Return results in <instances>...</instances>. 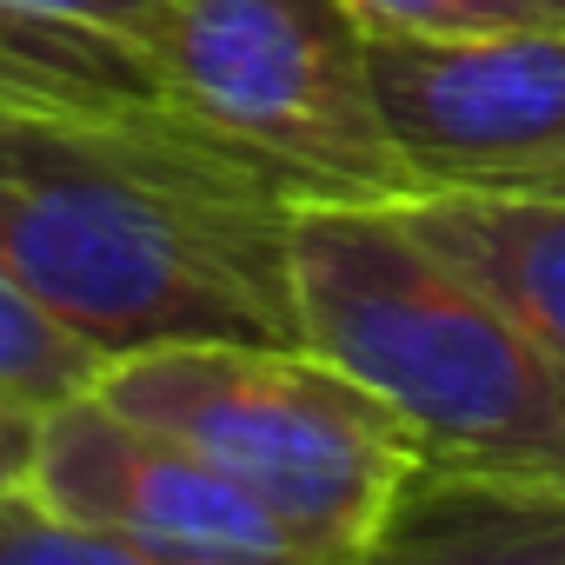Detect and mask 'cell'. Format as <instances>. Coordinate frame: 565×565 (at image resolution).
Here are the masks:
<instances>
[{
    "label": "cell",
    "instance_id": "cell-12",
    "mask_svg": "<svg viewBox=\"0 0 565 565\" xmlns=\"http://www.w3.org/2000/svg\"><path fill=\"white\" fill-rule=\"evenodd\" d=\"M366 34H505L565 28V0H347Z\"/></svg>",
    "mask_w": 565,
    "mask_h": 565
},
{
    "label": "cell",
    "instance_id": "cell-3",
    "mask_svg": "<svg viewBox=\"0 0 565 565\" xmlns=\"http://www.w3.org/2000/svg\"><path fill=\"white\" fill-rule=\"evenodd\" d=\"M94 393L213 459L320 558L380 539L433 466L406 419L313 347H147L107 360Z\"/></svg>",
    "mask_w": 565,
    "mask_h": 565
},
{
    "label": "cell",
    "instance_id": "cell-2",
    "mask_svg": "<svg viewBox=\"0 0 565 565\" xmlns=\"http://www.w3.org/2000/svg\"><path fill=\"white\" fill-rule=\"evenodd\" d=\"M300 347L373 386L439 472L565 492V360L386 200L294 206Z\"/></svg>",
    "mask_w": 565,
    "mask_h": 565
},
{
    "label": "cell",
    "instance_id": "cell-1",
    "mask_svg": "<svg viewBox=\"0 0 565 565\" xmlns=\"http://www.w3.org/2000/svg\"><path fill=\"white\" fill-rule=\"evenodd\" d=\"M294 206L167 100H0V273L100 360L300 347Z\"/></svg>",
    "mask_w": 565,
    "mask_h": 565
},
{
    "label": "cell",
    "instance_id": "cell-10",
    "mask_svg": "<svg viewBox=\"0 0 565 565\" xmlns=\"http://www.w3.org/2000/svg\"><path fill=\"white\" fill-rule=\"evenodd\" d=\"M100 366L107 360L74 327H61L21 279L0 273V393L28 413H47L74 393H87L100 380Z\"/></svg>",
    "mask_w": 565,
    "mask_h": 565
},
{
    "label": "cell",
    "instance_id": "cell-14",
    "mask_svg": "<svg viewBox=\"0 0 565 565\" xmlns=\"http://www.w3.org/2000/svg\"><path fill=\"white\" fill-rule=\"evenodd\" d=\"M532 186H539V193H565V167H552V173H545V180H532Z\"/></svg>",
    "mask_w": 565,
    "mask_h": 565
},
{
    "label": "cell",
    "instance_id": "cell-9",
    "mask_svg": "<svg viewBox=\"0 0 565 565\" xmlns=\"http://www.w3.org/2000/svg\"><path fill=\"white\" fill-rule=\"evenodd\" d=\"M327 565H565V492L426 466L386 532Z\"/></svg>",
    "mask_w": 565,
    "mask_h": 565
},
{
    "label": "cell",
    "instance_id": "cell-4",
    "mask_svg": "<svg viewBox=\"0 0 565 565\" xmlns=\"http://www.w3.org/2000/svg\"><path fill=\"white\" fill-rule=\"evenodd\" d=\"M366 41L347 0H180L160 94L294 200H399Z\"/></svg>",
    "mask_w": 565,
    "mask_h": 565
},
{
    "label": "cell",
    "instance_id": "cell-6",
    "mask_svg": "<svg viewBox=\"0 0 565 565\" xmlns=\"http://www.w3.org/2000/svg\"><path fill=\"white\" fill-rule=\"evenodd\" d=\"M28 486L47 505L107 525L173 565H327L213 459L160 426H140L94 386L41 413Z\"/></svg>",
    "mask_w": 565,
    "mask_h": 565
},
{
    "label": "cell",
    "instance_id": "cell-7",
    "mask_svg": "<svg viewBox=\"0 0 565 565\" xmlns=\"http://www.w3.org/2000/svg\"><path fill=\"white\" fill-rule=\"evenodd\" d=\"M446 266L565 360V193L539 186H419L386 200Z\"/></svg>",
    "mask_w": 565,
    "mask_h": 565
},
{
    "label": "cell",
    "instance_id": "cell-5",
    "mask_svg": "<svg viewBox=\"0 0 565 565\" xmlns=\"http://www.w3.org/2000/svg\"><path fill=\"white\" fill-rule=\"evenodd\" d=\"M386 140L419 186H532L565 167V28L373 34Z\"/></svg>",
    "mask_w": 565,
    "mask_h": 565
},
{
    "label": "cell",
    "instance_id": "cell-11",
    "mask_svg": "<svg viewBox=\"0 0 565 565\" xmlns=\"http://www.w3.org/2000/svg\"><path fill=\"white\" fill-rule=\"evenodd\" d=\"M0 565H173V558L47 505L21 479V486L0 492Z\"/></svg>",
    "mask_w": 565,
    "mask_h": 565
},
{
    "label": "cell",
    "instance_id": "cell-13",
    "mask_svg": "<svg viewBox=\"0 0 565 565\" xmlns=\"http://www.w3.org/2000/svg\"><path fill=\"white\" fill-rule=\"evenodd\" d=\"M34 433H41V413L14 406L0 393V492L28 479V459H34Z\"/></svg>",
    "mask_w": 565,
    "mask_h": 565
},
{
    "label": "cell",
    "instance_id": "cell-8",
    "mask_svg": "<svg viewBox=\"0 0 565 565\" xmlns=\"http://www.w3.org/2000/svg\"><path fill=\"white\" fill-rule=\"evenodd\" d=\"M180 0H0L8 100H167L160 54Z\"/></svg>",
    "mask_w": 565,
    "mask_h": 565
}]
</instances>
